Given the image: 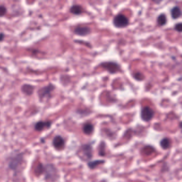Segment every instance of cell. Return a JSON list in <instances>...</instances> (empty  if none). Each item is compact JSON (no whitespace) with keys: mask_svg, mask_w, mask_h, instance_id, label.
<instances>
[{"mask_svg":"<svg viewBox=\"0 0 182 182\" xmlns=\"http://www.w3.org/2000/svg\"><path fill=\"white\" fill-rule=\"evenodd\" d=\"M175 29L178 32H181L182 31V25L181 23H178L175 25Z\"/></svg>","mask_w":182,"mask_h":182,"instance_id":"44dd1931","label":"cell"},{"mask_svg":"<svg viewBox=\"0 0 182 182\" xmlns=\"http://www.w3.org/2000/svg\"><path fill=\"white\" fill-rule=\"evenodd\" d=\"M101 66L112 74L115 73L120 70V66L118 64L114 62H106L101 64Z\"/></svg>","mask_w":182,"mask_h":182,"instance_id":"ba28073f","label":"cell"},{"mask_svg":"<svg viewBox=\"0 0 182 182\" xmlns=\"http://www.w3.org/2000/svg\"><path fill=\"white\" fill-rule=\"evenodd\" d=\"M134 77L137 80H142L144 79V76L142 73L137 72L135 74Z\"/></svg>","mask_w":182,"mask_h":182,"instance_id":"ffe728a7","label":"cell"},{"mask_svg":"<svg viewBox=\"0 0 182 182\" xmlns=\"http://www.w3.org/2000/svg\"><path fill=\"white\" fill-rule=\"evenodd\" d=\"M53 146L57 150H62L64 148L65 142L63 137L60 135H57L53 138L52 142Z\"/></svg>","mask_w":182,"mask_h":182,"instance_id":"52a82bcc","label":"cell"},{"mask_svg":"<svg viewBox=\"0 0 182 182\" xmlns=\"http://www.w3.org/2000/svg\"><path fill=\"white\" fill-rule=\"evenodd\" d=\"M157 22H158L159 25L160 26H162L164 25H166L167 23V18L166 15L164 13L160 14L158 17Z\"/></svg>","mask_w":182,"mask_h":182,"instance_id":"9a60e30c","label":"cell"},{"mask_svg":"<svg viewBox=\"0 0 182 182\" xmlns=\"http://www.w3.org/2000/svg\"><path fill=\"white\" fill-rule=\"evenodd\" d=\"M43 175H45V180L48 182H56L59 177L58 169L52 164H47L44 165Z\"/></svg>","mask_w":182,"mask_h":182,"instance_id":"6da1fadb","label":"cell"},{"mask_svg":"<svg viewBox=\"0 0 182 182\" xmlns=\"http://www.w3.org/2000/svg\"><path fill=\"white\" fill-rule=\"evenodd\" d=\"M104 162L105 161L104 160H95L94 161H89L88 163V166L90 169H94L98 165L104 164Z\"/></svg>","mask_w":182,"mask_h":182,"instance_id":"2e32d148","label":"cell"},{"mask_svg":"<svg viewBox=\"0 0 182 182\" xmlns=\"http://www.w3.org/2000/svg\"><path fill=\"white\" fill-rule=\"evenodd\" d=\"M53 122L51 121L40 120L36 122L34 124V129L37 132H42L45 129H48L51 127Z\"/></svg>","mask_w":182,"mask_h":182,"instance_id":"8992f818","label":"cell"},{"mask_svg":"<svg viewBox=\"0 0 182 182\" xmlns=\"http://www.w3.org/2000/svg\"><path fill=\"white\" fill-rule=\"evenodd\" d=\"M7 8L5 5L0 4V17L5 16L6 13H7Z\"/></svg>","mask_w":182,"mask_h":182,"instance_id":"d6986e66","label":"cell"},{"mask_svg":"<svg viewBox=\"0 0 182 182\" xmlns=\"http://www.w3.org/2000/svg\"><path fill=\"white\" fill-rule=\"evenodd\" d=\"M5 37V34L3 33H0V42H2Z\"/></svg>","mask_w":182,"mask_h":182,"instance_id":"7402d4cb","label":"cell"},{"mask_svg":"<svg viewBox=\"0 0 182 182\" xmlns=\"http://www.w3.org/2000/svg\"><path fill=\"white\" fill-rule=\"evenodd\" d=\"M154 115V111L149 106L143 107L141 110L140 116L144 121H150Z\"/></svg>","mask_w":182,"mask_h":182,"instance_id":"5b68a950","label":"cell"},{"mask_svg":"<svg viewBox=\"0 0 182 182\" xmlns=\"http://www.w3.org/2000/svg\"><path fill=\"white\" fill-rule=\"evenodd\" d=\"M44 172V164L42 163H39L35 168L34 173L37 176H40L43 174Z\"/></svg>","mask_w":182,"mask_h":182,"instance_id":"e0dca14e","label":"cell"},{"mask_svg":"<svg viewBox=\"0 0 182 182\" xmlns=\"http://www.w3.org/2000/svg\"><path fill=\"white\" fill-rule=\"evenodd\" d=\"M114 26L119 29L124 28L128 26V25L129 24V19L127 18V17L123 15V14H119L116 15L113 20Z\"/></svg>","mask_w":182,"mask_h":182,"instance_id":"277c9868","label":"cell"},{"mask_svg":"<svg viewBox=\"0 0 182 182\" xmlns=\"http://www.w3.org/2000/svg\"><path fill=\"white\" fill-rule=\"evenodd\" d=\"M35 87L34 85L29 83H24L21 86V92L27 96H32L34 92Z\"/></svg>","mask_w":182,"mask_h":182,"instance_id":"30bf717a","label":"cell"},{"mask_svg":"<svg viewBox=\"0 0 182 182\" xmlns=\"http://www.w3.org/2000/svg\"><path fill=\"white\" fill-rule=\"evenodd\" d=\"M170 144H171L170 140L168 138H164L160 142V146L164 150H167L169 148V147L170 146Z\"/></svg>","mask_w":182,"mask_h":182,"instance_id":"ac0fdd59","label":"cell"},{"mask_svg":"<svg viewBox=\"0 0 182 182\" xmlns=\"http://www.w3.org/2000/svg\"><path fill=\"white\" fill-rule=\"evenodd\" d=\"M82 130L85 134L90 135L94 132V127L91 123H86L83 125Z\"/></svg>","mask_w":182,"mask_h":182,"instance_id":"5bb4252c","label":"cell"},{"mask_svg":"<svg viewBox=\"0 0 182 182\" xmlns=\"http://www.w3.org/2000/svg\"><path fill=\"white\" fill-rule=\"evenodd\" d=\"M83 155L87 159H91L92 157V148L90 144H85L81 147Z\"/></svg>","mask_w":182,"mask_h":182,"instance_id":"8fae6325","label":"cell"},{"mask_svg":"<svg viewBox=\"0 0 182 182\" xmlns=\"http://www.w3.org/2000/svg\"><path fill=\"white\" fill-rule=\"evenodd\" d=\"M24 161V154L21 152L11 156L8 160V166L11 170L16 173Z\"/></svg>","mask_w":182,"mask_h":182,"instance_id":"7a4b0ae2","label":"cell"},{"mask_svg":"<svg viewBox=\"0 0 182 182\" xmlns=\"http://www.w3.org/2000/svg\"><path fill=\"white\" fill-rule=\"evenodd\" d=\"M69 11L71 13L74 15H80L82 13L83 9L81 5L75 4L72 5L69 9Z\"/></svg>","mask_w":182,"mask_h":182,"instance_id":"4fadbf2b","label":"cell"},{"mask_svg":"<svg viewBox=\"0 0 182 182\" xmlns=\"http://www.w3.org/2000/svg\"><path fill=\"white\" fill-rule=\"evenodd\" d=\"M55 85L50 83L44 87L40 88L37 91L39 100H43L45 98H50L52 96V92L55 90Z\"/></svg>","mask_w":182,"mask_h":182,"instance_id":"3957f363","label":"cell"},{"mask_svg":"<svg viewBox=\"0 0 182 182\" xmlns=\"http://www.w3.org/2000/svg\"><path fill=\"white\" fill-rule=\"evenodd\" d=\"M182 15V11L179 7L175 6L171 10V16L174 19L179 18Z\"/></svg>","mask_w":182,"mask_h":182,"instance_id":"7c38bea8","label":"cell"},{"mask_svg":"<svg viewBox=\"0 0 182 182\" xmlns=\"http://www.w3.org/2000/svg\"><path fill=\"white\" fill-rule=\"evenodd\" d=\"M74 33L75 34L80 37H86L90 34L91 29L89 27L79 26L74 29Z\"/></svg>","mask_w":182,"mask_h":182,"instance_id":"9c48e42d","label":"cell"}]
</instances>
